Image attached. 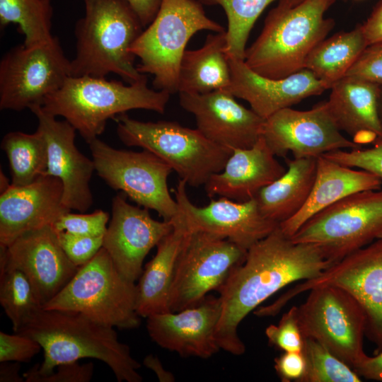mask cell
Wrapping results in <instances>:
<instances>
[{
	"label": "cell",
	"mask_w": 382,
	"mask_h": 382,
	"mask_svg": "<svg viewBox=\"0 0 382 382\" xmlns=\"http://www.w3.org/2000/svg\"><path fill=\"white\" fill-rule=\"evenodd\" d=\"M345 76L382 84V42L368 45Z\"/></svg>",
	"instance_id": "obj_41"
},
{
	"label": "cell",
	"mask_w": 382,
	"mask_h": 382,
	"mask_svg": "<svg viewBox=\"0 0 382 382\" xmlns=\"http://www.w3.org/2000/svg\"><path fill=\"white\" fill-rule=\"evenodd\" d=\"M202 4L219 5L228 21L226 30L228 57L244 60L246 42L256 20L275 0H198Z\"/></svg>",
	"instance_id": "obj_34"
},
{
	"label": "cell",
	"mask_w": 382,
	"mask_h": 382,
	"mask_svg": "<svg viewBox=\"0 0 382 382\" xmlns=\"http://www.w3.org/2000/svg\"><path fill=\"white\" fill-rule=\"evenodd\" d=\"M140 19L144 28L155 18L162 0H126Z\"/></svg>",
	"instance_id": "obj_46"
},
{
	"label": "cell",
	"mask_w": 382,
	"mask_h": 382,
	"mask_svg": "<svg viewBox=\"0 0 382 382\" xmlns=\"http://www.w3.org/2000/svg\"><path fill=\"white\" fill-rule=\"evenodd\" d=\"M126 198L121 192L112 200L111 219L103 247L119 272L135 282L143 272L144 258L172 231L173 221H157L149 209L132 205Z\"/></svg>",
	"instance_id": "obj_17"
},
{
	"label": "cell",
	"mask_w": 382,
	"mask_h": 382,
	"mask_svg": "<svg viewBox=\"0 0 382 382\" xmlns=\"http://www.w3.org/2000/svg\"><path fill=\"white\" fill-rule=\"evenodd\" d=\"M71 76L69 59L57 37L9 50L0 62V109L21 111L42 105Z\"/></svg>",
	"instance_id": "obj_13"
},
{
	"label": "cell",
	"mask_w": 382,
	"mask_h": 382,
	"mask_svg": "<svg viewBox=\"0 0 382 382\" xmlns=\"http://www.w3.org/2000/svg\"><path fill=\"white\" fill-rule=\"evenodd\" d=\"M0 303L14 332L42 308L33 286L20 270L0 260Z\"/></svg>",
	"instance_id": "obj_33"
},
{
	"label": "cell",
	"mask_w": 382,
	"mask_h": 382,
	"mask_svg": "<svg viewBox=\"0 0 382 382\" xmlns=\"http://www.w3.org/2000/svg\"><path fill=\"white\" fill-rule=\"evenodd\" d=\"M187 183L180 179L175 199L190 231H201L227 238L244 250L273 232L279 224L266 218L255 198L237 202L226 197L212 199L204 207L195 205L186 192Z\"/></svg>",
	"instance_id": "obj_16"
},
{
	"label": "cell",
	"mask_w": 382,
	"mask_h": 382,
	"mask_svg": "<svg viewBox=\"0 0 382 382\" xmlns=\"http://www.w3.org/2000/svg\"><path fill=\"white\" fill-rule=\"evenodd\" d=\"M221 313L219 296L207 295L195 306L149 316L147 331L162 348L184 357L207 359L221 349L216 339Z\"/></svg>",
	"instance_id": "obj_21"
},
{
	"label": "cell",
	"mask_w": 382,
	"mask_h": 382,
	"mask_svg": "<svg viewBox=\"0 0 382 382\" xmlns=\"http://www.w3.org/2000/svg\"><path fill=\"white\" fill-rule=\"evenodd\" d=\"M53 8L51 0H0V25H18L28 47L50 40Z\"/></svg>",
	"instance_id": "obj_32"
},
{
	"label": "cell",
	"mask_w": 382,
	"mask_h": 382,
	"mask_svg": "<svg viewBox=\"0 0 382 382\" xmlns=\"http://www.w3.org/2000/svg\"><path fill=\"white\" fill-rule=\"evenodd\" d=\"M275 156L262 137L249 148L233 149L224 169L204 185L207 195L237 202L254 198L286 172Z\"/></svg>",
	"instance_id": "obj_24"
},
{
	"label": "cell",
	"mask_w": 382,
	"mask_h": 382,
	"mask_svg": "<svg viewBox=\"0 0 382 382\" xmlns=\"http://www.w3.org/2000/svg\"><path fill=\"white\" fill-rule=\"evenodd\" d=\"M63 184L43 175L23 186H10L0 196V246L6 247L23 233L53 226L71 212L63 204Z\"/></svg>",
	"instance_id": "obj_22"
},
{
	"label": "cell",
	"mask_w": 382,
	"mask_h": 382,
	"mask_svg": "<svg viewBox=\"0 0 382 382\" xmlns=\"http://www.w3.org/2000/svg\"><path fill=\"white\" fill-rule=\"evenodd\" d=\"M332 285L350 294L366 316V337L382 351V238L332 264L318 276L301 281L272 304L261 306L262 316H274L293 298L313 287Z\"/></svg>",
	"instance_id": "obj_10"
},
{
	"label": "cell",
	"mask_w": 382,
	"mask_h": 382,
	"mask_svg": "<svg viewBox=\"0 0 382 382\" xmlns=\"http://www.w3.org/2000/svg\"><path fill=\"white\" fill-rule=\"evenodd\" d=\"M38 121L37 129L47 146V168L45 175L61 180L63 204L69 209L86 212L93 204L90 181L95 166L75 145L76 129L66 120L59 121L42 105L30 108Z\"/></svg>",
	"instance_id": "obj_19"
},
{
	"label": "cell",
	"mask_w": 382,
	"mask_h": 382,
	"mask_svg": "<svg viewBox=\"0 0 382 382\" xmlns=\"http://www.w3.org/2000/svg\"><path fill=\"white\" fill-rule=\"evenodd\" d=\"M274 369L283 382H301L304 376L306 362L301 352H283L274 359Z\"/></svg>",
	"instance_id": "obj_43"
},
{
	"label": "cell",
	"mask_w": 382,
	"mask_h": 382,
	"mask_svg": "<svg viewBox=\"0 0 382 382\" xmlns=\"http://www.w3.org/2000/svg\"><path fill=\"white\" fill-rule=\"evenodd\" d=\"M333 263L316 245L295 243L279 226L250 247L218 289L221 313L216 332L220 349L236 356L245 352L240 323L284 286L318 276Z\"/></svg>",
	"instance_id": "obj_1"
},
{
	"label": "cell",
	"mask_w": 382,
	"mask_h": 382,
	"mask_svg": "<svg viewBox=\"0 0 382 382\" xmlns=\"http://www.w3.org/2000/svg\"><path fill=\"white\" fill-rule=\"evenodd\" d=\"M287 170L255 196L260 212L280 224L295 215L305 204L316 174L317 158H286Z\"/></svg>",
	"instance_id": "obj_29"
},
{
	"label": "cell",
	"mask_w": 382,
	"mask_h": 382,
	"mask_svg": "<svg viewBox=\"0 0 382 382\" xmlns=\"http://www.w3.org/2000/svg\"><path fill=\"white\" fill-rule=\"evenodd\" d=\"M247 251L227 238L190 230L177 260L170 311L195 306L209 291L218 290L232 270L244 261Z\"/></svg>",
	"instance_id": "obj_14"
},
{
	"label": "cell",
	"mask_w": 382,
	"mask_h": 382,
	"mask_svg": "<svg viewBox=\"0 0 382 382\" xmlns=\"http://www.w3.org/2000/svg\"><path fill=\"white\" fill-rule=\"evenodd\" d=\"M297 306L303 338L313 339L352 369L367 354L364 349L366 316L358 301L332 285L312 288Z\"/></svg>",
	"instance_id": "obj_11"
},
{
	"label": "cell",
	"mask_w": 382,
	"mask_h": 382,
	"mask_svg": "<svg viewBox=\"0 0 382 382\" xmlns=\"http://www.w3.org/2000/svg\"><path fill=\"white\" fill-rule=\"evenodd\" d=\"M172 220V231L156 245L155 256L145 265L137 284L136 310L140 317L171 311L170 296L177 260L190 231L179 209Z\"/></svg>",
	"instance_id": "obj_27"
},
{
	"label": "cell",
	"mask_w": 382,
	"mask_h": 382,
	"mask_svg": "<svg viewBox=\"0 0 382 382\" xmlns=\"http://www.w3.org/2000/svg\"><path fill=\"white\" fill-rule=\"evenodd\" d=\"M85 14L75 25L71 76L119 75L128 83L146 76L130 52L142 33L139 18L126 0H83Z\"/></svg>",
	"instance_id": "obj_4"
},
{
	"label": "cell",
	"mask_w": 382,
	"mask_h": 382,
	"mask_svg": "<svg viewBox=\"0 0 382 382\" xmlns=\"http://www.w3.org/2000/svg\"><path fill=\"white\" fill-rule=\"evenodd\" d=\"M0 176H1L0 190H1V192H2L4 190H6L10 186V185L8 184V180L7 178L5 176L4 173H2L1 170Z\"/></svg>",
	"instance_id": "obj_50"
},
{
	"label": "cell",
	"mask_w": 382,
	"mask_h": 382,
	"mask_svg": "<svg viewBox=\"0 0 382 382\" xmlns=\"http://www.w3.org/2000/svg\"><path fill=\"white\" fill-rule=\"evenodd\" d=\"M269 345L282 352H301L304 338L297 317V306L291 307L283 314L277 325L265 330Z\"/></svg>",
	"instance_id": "obj_36"
},
{
	"label": "cell",
	"mask_w": 382,
	"mask_h": 382,
	"mask_svg": "<svg viewBox=\"0 0 382 382\" xmlns=\"http://www.w3.org/2000/svg\"><path fill=\"white\" fill-rule=\"evenodd\" d=\"M316 245L333 264L382 238V189L348 195L319 212L290 238Z\"/></svg>",
	"instance_id": "obj_9"
},
{
	"label": "cell",
	"mask_w": 382,
	"mask_h": 382,
	"mask_svg": "<svg viewBox=\"0 0 382 382\" xmlns=\"http://www.w3.org/2000/svg\"><path fill=\"white\" fill-rule=\"evenodd\" d=\"M323 156L345 166L369 171L382 180V139L369 148L337 150Z\"/></svg>",
	"instance_id": "obj_37"
},
{
	"label": "cell",
	"mask_w": 382,
	"mask_h": 382,
	"mask_svg": "<svg viewBox=\"0 0 382 382\" xmlns=\"http://www.w3.org/2000/svg\"><path fill=\"white\" fill-rule=\"evenodd\" d=\"M226 48V30L209 34L200 48L186 50L178 71V93L228 90L231 76Z\"/></svg>",
	"instance_id": "obj_28"
},
{
	"label": "cell",
	"mask_w": 382,
	"mask_h": 382,
	"mask_svg": "<svg viewBox=\"0 0 382 382\" xmlns=\"http://www.w3.org/2000/svg\"><path fill=\"white\" fill-rule=\"evenodd\" d=\"M235 98L226 90L179 93L180 105L193 115L197 129L212 142L232 150L254 145L262 135L265 120Z\"/></svg>",
	"instance_id": "obj_20"
},
{
	"label": "cell",
	"mask_w": 382,
	"mask_h": 382,
	"mask_svg": "<svg viewBox=\"0 0 382 382\" xmlns=\"http://www.w3.org/2000/svg\"><path fill=\"white\" fill-rule=\"evenodd\" d=\"M361 25L369 45L382 42V0Z\"/></svg>",
	"instance_id": "obj_44"
},
{
	"label": "cell",
	"mask_w": 382,
	"mask_h": 382,
	"mask_svg": "<svg viewBox=\"0 0 382 382\" xmlns=\"http://www.w3.org/2000/svg\"><path fill=\"white\" fill-rule=\"evenodd\" d=\"M330 89L327 103L341 132L348 134L361 146L382 139L378 112L379 85L345 76Z\"/></svg>",
	"instance_id": "obj_25"
},
{
	"label": "cell",
	"mask_w": 382,
	"mask_h": 382,
	"mask_svg": "<svg viewBox=\"0 0 382 382\" xmlns=\"http://www.w3.org/2000/svg\"><path fill=\"white\" fill-rule=\"evenodd\" d=\"M306 367L301 382H361V377L318 341L304 338Z\"/></svg>",
	"instance_id": "obj_35"
},
{
	"label": "cell",
	"mask_w": 382,
	"mask_h": 382,
	"mask_svg": "<svg viewBox=\"0 0 382 382\" xmlns=\"http://www.w3.org/2000/svg\"><path fill=\"white\" fill-rule=\"evenodd\" d=\"M56 371L41 376L29 370L23 374L26 382H88L93 377L94 365L92 362L79 364L77 361L57 366Z\"/></svg>",
	"instance_id": "obj_42"
},
{
	"label": "cell",
	"mask_w": 382,
	"mask_h": 382,
	"mask_svg": "<svg viewBox=\"0 0 382 382\" xmlns=\"http://www.w3.org/2000/svg\"><path fill=\"white\" fill-rule=\"evenodd\" d=\"M342 1H347V0H342Z\"/></svg>",
	"instance_id": "obj_51"
},
{
	"label": "cell",
	"mask_w": 382,
	"mask_h": 382,
	"mask_svg": "<svg viewBox=\"0 0 382 382\" xmlns=\"http://www.w3.org/2000/svg\"><path fill=\"white\" fill-rule=\"evenodd\" d=\"M382 180L361 169L342 166L323 156L317 158L316 174L307 201L279 228L291 238L313 216L352 194L380 189Z\"/></svg>",
	"instance_id": "obj_26"
},
{
	"label": "cell",
	"mask_w": 382,
	"mask_h": 382,
	"mask_svg": "<svg viewBox=\"0 0 382 382\" xmlns=\"http://www.w3.org/2000/svg\"><path fill=\"white\" fill-rule=\"evenodd\" d=\"M114 119L122 143L154 154L192 187L204 185L212 175L221 172L233 151L212 142L197 128L175 122H142L125 113Z\"/></svg>",
	"instance_id": "obj_6"
},
{
	"label": "cell",
	"mask_w": 382,
	"mask_h": 382,
	"mask_svg": "<svg viewBox=\"0 0 382 382\" xmlns=\"http://www.w3.org/2000/svg\"><path fill=\"white\" fill-rule=\"evenodd\" d=\"M136 301L137 284L119 272L103 247L42 308L79 313L105 326L134 329L141 323Z\"/></svg>",
	"instance_id": "obj_8"
},
{
	"label": "cell",
	"mask_w": 382,
	"mask_h": 382,
	"mask_svg": "<svg viewBox=\"0 0 382 382\" xmlns=\"http://www.w3.org/2000/svg\"><path fill=\"white\" fill-rule=\"evenodd\" d=\"M170 94L150 88L146 76L125 85L91 76H70L42 105L52 115L62 116L88 144L105 130L110 118L134 109L163 113Z\"/></svg>",
	"instance_id": "obj_5"
},
{
	"label": "cell",
	"mask_w": 382,
	"mask_h": 382,
	"mask_svg": "<svg viewBox=\"0 0 382 382\" xmlns=\"http://www.w3.org/2000/svg\"><path fill=\"white\" fill-rule=\"evenodd\" d=\"M225 28L206 15L198 0H162L153 21L132 44L130 52L140 59L142 74L154 76V89L178 93L181 59L190 38L201 30Z\"/></svg>",
	"instance_id": "obj_7"
},
{
	"label": "cell",
	"mask_w": 382,
	"mask_h": 382,
	"mask_svg": "<svg viewBox=\"0 0 382 382\" xmlns=\"http://www.w3.org/2000/svg\"><path fill=\"white\" fill-rule=\"evenodd\" d=\"M0 260L27 276L42 307L64 289L79 269L62 250L52 226L27 231L9 245L0 246Z\"/></svg>",
	"instance_id": "obj_18"
},
{
	"label": "cell",
	"mask_w": 382,
	"mask_h": 382,
	"mask_svg": "<svg viewBox=\"0 0 382 382\" xmlns=\"http://www.w3.org/2000/svg\"><path fill=\"white\" fill-rule=\"evenodd\" d=\"M354 370L361 378L382 382V351L373 356L366 355Z\"/></svg>",
	"instance_id": "obj_45"
},
{
	"label": "cell",
	"mask_w": 382,
	"mask_h": 382,
	"mask_svg": "<svg viewBox=\"0 0 382 382\" xmlns=\"http://www.w3.org/2000/svg\"><path fill=\"white\" fill-rule=\"evenodd\" d=\"M19 362L4 361L0 364V382H23L25 378L21 376Z\"/></svg>",
	"instance_id": "obj_47"
},
{
	"label": "cell",
	"mask_w": 382,
	"mask_h": 382,
	"mask_svg": "<svg viewBox=\"0 0 382 382\" xmlns=\"http://www.w3.org/2000/svg\"><path fill=\"white\" fill-rule=\"evenodd\" d=\"M17 332L36 340L44 352L42 362L29 370L34 374L48 375L60 364L93 358L105 363L119 382L142 381L140 364L114 328L79 313L42 308Z\"/></svg>",
	"instance_id": "obj_2"
},
{
	"label": "cell",
	"mask_w": 382,
	"mask_h": 382,
	"mask_svg": "<svg viewBox=\"0 0 382 382\" xmlns=\"http://www.w3.org/2000/svg\"><path fill=\"white\" fill-rule=\"evenodd\" d=\"M109 214L101 209L91 214H74L71 212L64 214L52 226L56 231L81 236H103L107 231Z\"/></svg>",
	"instance_id": "obj_38"
},
{
	"label": "cell",
	"mask_w": 382,
	"mask_h": 382,
	"mask_svg": "<svg viewBox=\"0 0 382 382\" xmlns=\"http://www.w3.org/2000/svg\"><path fill=\"white\" fill-rule=\"evenodd\" d=\"M1 148L6 154L11 173V185H29L45 175L47 168V146L42 133L11 132L4 135Z\"/></svg>",
	"instance_id": "obj_31"
},
{
	"label": "cell",
	"mask_w": 382,
	"mask_h": 382,
	"mask_svg": "<svg viewBox=\"0 0 382 382\" xmlns=\"http://www.w3.org/2000/svg\"><path fill=\"white\" fill-rule=\"evenodd\" d=\"M361 24L323 40L308 54L304 69L328 89L343 78L368 46Z\"/></svg>",
	"instance_id": "obj_30"
},
{
	"label": "cell",
	"mask_w": 382,
	"mask_h": 382,
	"mask_svg": "<svg viewBox=\"0 0 382 382\" xmlns=\"http://www.w3.org/2000/svg\"><path fill=\"white\" fill-rule=\"evenodd\" d=\"M60 246L78 267L88 262L103 248V236H76L66 231H57Z\"/></svg>",
	"instance_id": "obj_39"
},
{
	"label": "cell",
	"mask_w": 382,
	"mask_h": 382,
	"mask_svg": "<svg viewBox=\"0 0 382 382\" xmlns=\"http://www.w3.org/2000/svg\"><path fill=\"white\" fill-rule=\"evenodd\" d=\"M336 0H279L245 50L244 62L255 73L282 79L304 69L309 52L335 26L325 13Z\"/></svg>",
	"instance_id": "obj_3"
},
{
	"label": "cell",
	"mask_w": 382,
	"mask_h": 382,
	"mask_svg": "<svg viewBox=\"0 0 382 382\" xmlns=\"http://www.w3.org/2000/svg\"><path fill=\"white\" fill-rule=\"evenodd\" d=\"M261 137L272 153L286 158H318L337 150L359 149L344 137L335 123L327 101L316 104L311 110L282 109L265 119Z\"/></svg>",
	"instance_id": "obj_15"
},
{
	"label": "cell",
	"mask_w": 382,
	"mask_h": 382,
	"mask_svg": "<svg viewBox=\"0 0 382 382\" xmlns=\"http://www.w3.org/2000/svg\"><path fill=\"white\" fill-rule=\"evenodd\" d=\"M95 170L107 185L121 190L138 205L153 209L165 221L178 213L168 190L172 168L154 154L143 149H116L98 137L88 143Z\"/></svg>",
	"instance_id": "obj_12"
},
{
	"label": "cell",
	"mask_w": 382,
	"mask_h": 382,
	"mask_svg": "<svg viewBox=\"0 0 382 382\" xmlns=\"http://www.w3.org/2000/svg\"><path fill=\"white\" fill-rule=\"evenodd\" d=\"M378 112L381 124L382 126V84L379 85L378 95Z\"/></svg>",
	"instance_id": "obj_49"
},
{
	"label": "cell",
	"mask_w": 382,
	"mask_h": 382,
	"mask_svg": "<svg viewBox=\"0 0 382 382\" xmlns=\"http://www.w3.org/2000/svg\"><path fill=\"white\" fill-rule=\"evenodd\" d=\"M228 62L231 80L226 91L247 101L251 109L264 119L328 89L306 69L276 79L255 73L244 60L228 57Z\"/></svg>",
	"instance_id": "obj_23"
},
{
	"label": "cell",
	"mask_w": 382,
	"mask_h": 382,
	"mask_svg": "<svg viewBox=\"0 0 382 382\" xmlns=\"http://www.w3.org/2000/svg\"><path fill=\"white\" fill-rule=\"evenodd\" d=\"M41 349V345L29 336L0 332V362H29Z\"/></svg>",
	"instance_id": "obj_40"
},
{
	"label": "cell",
	"mask_w": 382,
	"mask_h": 382,
	"mask_svg": "<svg viewBox=\"0 0 382 382\" xmlns=\"http://www.w3.org/2000/svg\"><path fill=\"white\" fill-rule=\"evenodd\" d=\"M143 362L146 367L155 372L160 381H174L173 375L163 369L157 357L152 354L148 355L144 359Z\"/></svg>",
	"instance_id": "obj_48"
}]
</instances>
